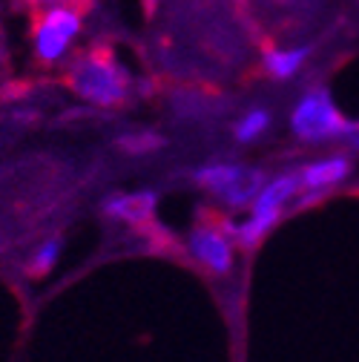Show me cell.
Segmentation results:
<instances>
[{"label": "cell", "mask_w": 359, "mask_h": 362, "mask_svg": "<svg viewBox=\"0 0 359 362\" xmlns=\"http://www.w3.org/2000/svg\"><path fill=\"white\" fill-rule=\"evenodd\" d=\"M66 86L89 107L112 110L129 101L132 75L107 47H93L72 55L66 66Z\"/></svg>", "instance_id": "6da1fadb"}, {"label": "cell", "mask_w": 359, "mask_h": 362, "mask_svg": "<svg viewBox=\"0 0 359 362\" xmlns=\"http://www.w3.org/2000/svg\"><path fill=\"white\" fill-rule=\"evenodd\" d=\"M302 196V181H299V170H282L276 173L273 178H267V185L261 187V193L256 196V202L247 207V216L233 228V239L239 247L245 250H253L259 247L271 230L279 224L285 207L290 202H296Z\"/></svg>", "instance_id": "7a4b0ae2"}, {"label": "cell", "mask_w": 359, "mask_h": 362, "mask_svg": "<svg viewBox=\"0 0 359 362\" xmlns=\"http://www.w3.org/2000/svg\"><path fill=\"white\" fill-rule=\"evenodd\" d=\"M288 127H290V135L296 141H302L307 147H322V144L345 141V132H348L351 121L336 107L331 89L317 83V86H307L293 101L290 115H288Z\"/></svg>", "instance_id": "3957f363"}, {"label": "cell", "mask_w": 359, "mask_h": 362, "mask_svg": "<svg viewBox=\"0 0 359 362\" xmlns=\"http://www.w3.org/2000/svg\"><path fill=\"white\" fill-rule=\"evenodd\" d=\"M190 178L207 196H213L216 202L233 210H247L261 193V187L267 185L264 170L242 161H207V164H199Z\"/></svg>", "instance_id": "277c9868"}, {"label": "cell", "mask_w": 359, "mask_h": 362, "mask_svg": "<svg viewBox=\"0 0 359 362\" xmlns=\"http://www.w3.org/2000/svg\"><path fill=\"white\" fill-rule=\"evenodd\" d=\"M83 32V6H52L32 18V55L40 66L64 64Z\"/></svg>", "instance_id": "5b68a950"}, {"label": "cell", "mask_w": 359, "mask_h": 362, "mask_svg": "<svg viewBox=\"0 0 359 362\" xmlns=\"http://www.w3.org/2000/svg\"><path fill=\"white\" fill-rule=\"evenodd\" d=\"M236 239H233V228H224L216 221H201L190 230L187 236V250L190 256L216 276H224L233 270L236 262Z\"/></svg>", "instance_id": "8992f818"}, {"label": "cell", "mask_w": 359, "mask_h": 362, "mask_svg": "<svg viewBox=\"0 0 359 362\" xmlns=\"http://www.w3.org/2000/svg\"><path fill=\"white\" fill-rule=\"evenodd\" d=\"M296 170H299V181H302V193L305 196H322V193L339 187L342 181L351 178L353 161L348 153H331V156L313 158Z\"/></svg>", "instance_id": "52a82bcc"}, {"label": "cell", "mask_w": 359, "mask_h": 362, "mask_svg": "<svg viewBox=\"0 0 359 362\" xmlns=\"http://www.w3.org/2000/svg\"><path fill=\"white\" fill-rule=\"evenodd\" d=\"M158 204L155 190H118L110 193L101 204L104 216L112 221H124V224H144L153 218Z\"/></svg>", "instance_id": "ba28073f"}, {"label": "cell", "mask_w": 359, "mask_h": 362, "mask_svg": "<svg viewBox=\"0 0 359 362\" xmlns=\"http://www.w3.org/2000/svg\"><path fill=\"white\" fill-rule=\"evenodd\" d=\"M313 47L310 43H293V47H285V43H271L261 52V69L271 81H293L310 61Z\"/></svg>", "instance_id": "9c48e42d"}, {"label": "cell", "mask_w": 359, "mask_h": 362, "mask_svg": "<svg viewBox=\"0 0 359 362\" xmlns=\"http://www.w3.org/2000/svg\"><path fill=\"white\" fill-rule=\"evenodd\" d=\"M271 124H273V115L264 104H253L247 107L233 124H230V135L233 141L242 144V147H250V144H259L267 132H271Z\"/></svg>", "instance_id": "30bf717a"}, {"label": "cell", "mask_w": 359, "mask_h": 362, "mask_svg": "<svg viewBox=\"0 0 359 362\" xmlns=\"http://www.w3.org/2000/svg\"><path fill=\"white\" fill-rule=\"evenodd\" d=\"M61 256H64V239H61V236L43 239V242L32 250V256H29V264H26L29 276H37V279H40V276L52 274L55 264L61 262Z\"/></svg>", "instance_id": "8fae6325"}, {"label": "cell", "mask_w": 359, "mask_h": 362, "mask_svg": "<svg viewBox=\"0 0 359 362\" xmlns=\"http://www.w3.org/2000/svg\"><path fill=\"white\" fill-rule=\"evenodd\" d=\"M118 147H121L124 153H129V156H147V153L164 147V139H161L158 132H153V129H139V132H126V135H121V139H118Z\"/></svg>", "instance_id": "7c38bea8"}, {"label": "cell", "mask_w": 359, "mask_h": 362, "mask_svg": "<svg viewBox=\"0 0 359 362\" xmlns=\"http://www.w3.org/2000/svg\"><path fill=\"white\" fill-rule=\"evenodd\" d=\"M23 9H29L32 15L43 12V9H52V6H86L89 0H18Z\"/></svg>", "instance_id": "4fadbf2b"}, {"label": "cell", "mask_w": 359, "mask_h": 362, "mask_svg": "<svg viewBox=\"0 0 359 362\" xmlns=\"http://www.w3.org/2000/svg\"><path fill=\"white\" fill-rule=\"evenodd\" d=\"M345 144H348V150L359 153V121H351V127L345 132Z\"/></svg>", "instance_id": "5bb4252c"}, {"label": "cell", "mask_w": 359, "mask_h": 362, "mask_svg": "<svg viewBox=\"0 0 359 362\" xmlns=\"http://www.w3.org/2000/svg\"><path fill=\"white\" fill-rule=\"evenodd\" d=\"M158 4H161V0H144V6H147L150 12H155V9H158Z\"/></svg>", "instance_id": "9a60e30c"}]
</instances>
